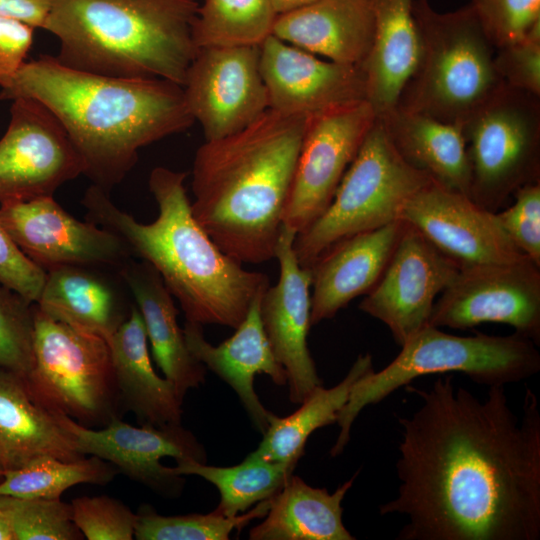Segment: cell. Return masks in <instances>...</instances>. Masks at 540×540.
<instances>
[{
  "label": "cell",
  "mask_w": 540,
  "mask_h": 540,
  "mask_svg": "<svg viewBox=\"0 0 540 540\" xmlns=\"http://www.w3.org/2000/svg\"><path fill=\"white\" fill-rule=\"evenodd\" d=\"M402 427L395 497L383 516L407 518L398 540H538L540 409L526 388L521 416L505 386L484 399L444 374Z\"/></svg>",
  "instance_id": "1"
},
{
  "label": "cell",
  "mask_w": 540,
  "mask_h": 540,
  "mask_svg": "<svg viewBox=\"0 0 540 540\" xmlns=\"http://www.w3.org/2000/svg\"><path fill=\"white\" fill-rule=\"evenodd\" d=\"M31 98L65 128L84 175L109 192L141 148L195 122L181 85L159 78H121L69 68L53 55L25 62L0 90L1 100Z\"/></svg>",
  "instance_id": "2"
},
{
  "label": "cell",
  "mask_w": 540,
  "mask_h": 540,
  "mask_svg": "<svg viewBox=\"0 0 540 540\" xmlns=\"http://www.w3.org/2000/svg\"><path fill=\"white\" fill-rule=\"evenodd\" d=\"M307 122L268 109L246 128L205 141L196 151L193 216L240 263L275 258Z\"/></svg>",
  "instance_id": "3"
},
{
  "label": "cell",
  "mask_w": 540,
  "mask_h": 540,
  "mask_svg": "<svg viewBox=\"0 0 540 540\" xmlns=\"http://www.w3.org/2000/svg\"><path fill=\"white\" fill-rule=\"evenodd\" d=\"M186 172L155 167L148 179L158 216L141 223L119 209L107 191L92 185L83 205L87 219L115 234L130 255L150 264L174 296L186 320L236 329L268 276L249 271L225 254L193 216Z\"/></svg>",
  "instance_id": "4"
},
{
  "label": "cell",
  "mask_w": 540,
  "mask_h": 540,
  "mask_svg": "<svg viewBox=\"0 0 540 540\" xmlns=\"http://www.w3.org/2000/svg\"><path fill=\"white\" fill-rule=\"evenodd\" d=\"M195 0H50L42 29L59 41L61 64L121 78H159L183 87L198 50Z\"/></svg>",
  "instance_id": "5"
},
{
  "label": "cell",
  "mask_w": 540,
  "mask_h": 540,
  "mask_svg": "<svg viewBox=\"0 0 540 540\" xmlns=\"http://www.w3.org/2000/svg\"><path fill=\"white\" fill-rule=\"evenodd\" d=\"M416 65L397 105L461 126L503 84L494 65L495 47L467 4L439 12L415 0Z\"/></svg>",
  "instance_id": "6"
},
{
  "label": "cell",
  "mask_w": 540,
  "mask_h": 540,
  "mask_svg": "<svg viewBox=\"0 0 540 540\" xmlns=\"http://www.w3.org/2000/svg\"><path fill=\"white\" fill-rule=\"evenodd\" d=\"M536 345L516 332L507 336H457L427 325L400 346V353L385 368L378 372L372 369L353 384L338 414L340 432L331 456L343 452L354 420L367 405L379 403L412 380L460 372L479 385L506 386L540 371Z\"/></svg>",
  "instance_id": "7"
},
{
  "label": "cell",
  "mask_w": 540,
  "mask_h": 540,
  "mask_svg": "<svg viewBox=\"0 0 540 540\" xmlns=\"http://www.w3.org/2000/svg\"><path fill=\"white\" fill-rule=\"evenodd\" d=\"M431 181L399 155L377 117L327 209L296 235L300 265L311 268L337 242L399 220L406 202Z\"/></svg>",
  "instance_id": "8"
},
{
  "label": "cell",
  "mask_w": 540,
  "mask_h": 540,
  "mask_svg": "<svg viewBox=\"0 0 540 540\" xmlns=\"http://www.w3.org/2000/svg\"><path fill=\"white\" fill-rule=\"evenodd\" d=\"M471 167L469 197L497 212L540 181V96L504 83L462 125Z\"/></svg>",
  "instance_id": "9"
},
{
  "label": "cell",
  "mask_w": 540,
  "mask_h": 540,
  "mask_svg": "<svg viewBox=\"0 0 540 540\" xmlns=\"http://www.w3.org/2000/svg\"><path fill=\"white\" fill-rule=\"evenodd\" d=\"M26 379L44 403L80 424H108L117 416L120 398L107 341L47 316L35 304Z\"/></svg>",
  "instance_id": "10"
},
{
  "label": "cell",
  "mask_w": 540,
  "mask_h": 540,
  "mask_svg": "<svg viewBox=\"0 0 540 540\" xmlns=\"http://www.w3.org/2000/svg\"><path fill=\"white\" fill-rule=\"evenodd\" d=\"M502 323L540 343V266L527 256L459 269L436 299L429 320L458 330Z\"/></svg>",
  "instance_id": "11"
},
{
  "label": "cell",
  "mask_w": 540,
  "mask_h": 540,
  "mask_svg": "<svg viewBox=\"0 0 540 540\" xmlns=\"http://www.w3.org/2000/svg\"><path fill=\"white\" fill-rule=\"evenodd\" d=\"M84 174V163L57 117L31 98L12 100L0 139V204L53 197Z\"/></svg>",
  "instance_id": "12"
},
{
  "label": "cell",
  "mask_w": 540,
  "mask_h": 540,
  "mask_svg": "<svg viewBox=\"0 0 540 540\" xmlns=\"http://www.w3.org/2000/svg\"><path fill=\"white\" fill-rule=\"evenodd\" d=\"M376 119L367 101L308 118L283 224L301 233L327 209Z\"/></svg>",
  "instance_id": "13"
},
{
  "label": "cell",
  "mask_w": 540,
  "mask_h": 540,
  "mask_svg": "<svg viewBox=\"0 0 540 540\" xmlns=\"http://www.w3.org/2000/svg\"><path fill=\"white\" fill-rule=\"evenodd\" d=\"M183 90L205 141L234 134L269 109L259 46L198 48Z\"/></svg>",
  "instance_id": "14"
},
{
  "label": "cell",
  "mask_w": 540,
  "mask_h": 540,
  "mask_svg": "<svg viewBox=\"0 0 540 540\" xmlns=\"http://www.w3.org/2000/svg\"><path fill=\"white\" fill-rule=\"evenodd\" d=\"M0 224L45 271L61 266L119 270L131 256L115 234L92 221L74 218L53 197L0 204Z\"/></svg>",
  "instance_id": "15"
},
{
  "label": "cell",
  "mask_w": 540,
  "mask_h": 540,
  "mask_svg": "<svg viewBox=\"0 0 540 540\" xmlns=\"http://www.w3.org/2000/svg\"><path fill=\"white\" fill-rule=\"evenodd\" d=\"M57 417L83 456L103 459L130 479L165 497L179 496L184 479L175 473L173 467L162 465V458L207 461L204 447L181 424L164 427L142 424L135 427L116 416L104 427L92 429L58 410Z\"/></svg>",
  "instance_id": "16"
},
{
  "label": "cell",
  "mask_w": 540,
  "mask_h": 540,
  "mask_svg": "<svg viewBox=\"0 0 540 540\" xmlns=\"http://www.w3.org/2000/svg\"><path fill=\"white\" fill-rule=\"evenodd\" d=\"M458 271L453 261L407 224L382 276L358 307L384 323L402 346L429 325L437 296Z\"/></svg>",
  "instance_id": "17"
},
{
  "label": "cell",
  "mask_w": 540,
  "mask_h": 540,
  "mask_svg": "<svg viewBox=\"0 0 540 540\" xmlns=\"http://www.w3.org/2000/svg\"><path fill=\"white\" fill-rule=\"evenodd\" d=\"M399 219L422 234L459 269L525 257L500 226L496 213L434 181L406 202Z\"/></svg>",
  "instance_id": "18"
},
{
  "label": "cell",
  "mask_w": 540,
  "mask_h": 540,
  "mask_svg": "<svg viewBox=\"0 0 540 540\" xmlns=\"http://www.w3.org/2000/svg\"><path fill=\"white\" fill-rule=\"evenodd\" d=\"M269 109L311 118L366 100L362 67L321 60L270 35L260 46Z\"/></svg>",
  "instance_id": "19"
},
{
  "label": "cell",
  "mask_w": 540,
  "mask_h": 540,
  "mask_svg": "<svg viewBox=\"0 0 540 540\" xmlns=\"http://www.w3.org/2000/svg\"><path fill=\"white\" fill-rule=\"evenodd\" d=\"M296 235L282 223L275 248L279 279L262 294L260 317L272 351L286 371L289 399L300 404L322 381L307 345L312 271L298 261L294 249Z\"/></svg>",
  "instance_id": "20"
},
{
  "label": "cell",
  "mask_w": 540,
  "mask_h": 540,
  "mask_svg": "<svg viewBox=\"0 0 540 540\" xmlns=\"http://www.w3.org/2000/svg\"><path fill=\"white\" fill-rule=\"evenodd\" d=\"M259 293L235 333L217 346L203 335L202 325L187 321L183 328L187 347L206 368L217 374L237 394L255 427L263 434L271 414L254 389L258 374H266L279 386L287 384V374L277 361L260 317Z\"/></svg>",
  "instance_id": "21"
},
{
  "label": "cell",
  "mask_w": 540,
  "mask_h": 540,
  "mask_svg": "<svg viewBox=\"0 0 540 540\" xmlns=\"http://www.w3.org/2000/svg\"><path fill=\"white\" fill-rule=\"evenodd\" d=\"M406 228L399 219L355 234L331 246L315 261L310 268L311 326L332 319L375 286Z\"/></svg>",
  "instance_id": "22"
},
{
  "label": "cell",
  "mask_w": 540,
  "mask_h": 540,
  "mask_svg": "<svg viewBox=\"0 0 540 540\" xmlns=\"http://www.w3.org/2000/svg\"><path fill=\"white\" fill-rule=\"evenodd\" d=\"M374 31L369 0H316L278 15L272 35L330 61L362 67Z\"/></svg>",
  "instance_id": "23"
},
{
  "label": "cell",
  "mask_w": 540,
  "mask_h": 540,
  "mask_svg": "<svg viewBox=\"0 0 540 540\" xmlns=\"http://www.w3.org/2000/svg\"><path fill=\"white\" fill-rule=\"evenodd\" d=\"M41 456L85 457L60 424L57 410L33 392L26 377L0 369V465L14 469Z\"/></svg>",
  "instance_id": "24"
},
{
  "label": "cell",
  "mask_w": 540,
  "mask_h": 540,
  "mask_svg": "<svg viewBox=\"0 0 540 540\" xmlns=\"http://www.w3.org/2000/svg\"><path fill=\"white\" fill-rule=\"evenodd\" d=\"M119 274L135 299L157 366L183 400L189 389L205 382L206 367L187 347L172 294L145 261H127Z\"/></svg>",
  "instance_id": "25"
},
{
  "label": "cell",
  "mask_w": 540,
  "mask_h": 540,
  "mask_svg": "<svg viewBox=\"0 0 540 540\" xmlns=\"http://www.w3.org/2000/svg\"><path fill=\"white\" fill-rule=\"evenodd\" d=\"M120 401L142 424L180 425L182 403L174 385L154 370L136 305L107 341Z\"/></svg>",
  "instance_id": "26"
},
{
  "label": "cell",
  "mask_w": 540,
  "mask_h": 540,
  "mask_svg": "<svg viewBox=\"0 0 540 540\" xmlns=\"http://www.w3.org/2000/svg\"><path fill=\"white\" fill-rule=\"evenodd\" d=\"M377 117L406 163L435 183L469 197L471 167L461 126L398 105Z\"/></svg>",
  "instance_id": "27"
},
{
  "label": "cell",
  "mask_w": 540,
  "mask_h": 540,
  "mask_svg": "<svg viewBox=\"0 0 540 540\" xmlns=\"http://www.w3.org/2000/svg\"><path fill=\"white\" fill-rule=\"evenodd\" d=\"M415 0H369L374 16V41L362 66L366 100L377 116L397 105L418 57L413 18Z\"/></svg>",
  "instance_id": "28"
},
{
  "label": "cell",
  "mask_w": 540,
  "mask_h": 540,
  "mask_svg": "<svg viewBox=\"0 0 540 540\" xmlns=\"http://www.w3.org/2000/svg\"><path fill=\"white\" fill-rule=\"evenodd\" d=\"M356 473L334 493L308 485L293 474L271 497L264 520L249 532L251 540H354L342 521V501Z\"/></svg>",
  "instance_id": "29"
},
{
  "label": "cell",
  "mask_w": 540,
  "mask_h": 540,
  "mask_svg": "<svg viewBox=\"0 0 540 540\" xmlns=\"http://www.w3.org/2000/svg\"><path fill=\"white\" fill-rule=\"evenodd\" d=\"M36 307L47 316L108 341L126 319L109 283L90 267L46 271Z\"/></svg>",
  "instance_id": "30"
},
{
  "label": "cell",
  "mask_w": 540,
  "mask_h": 540,
  "mask_svg": "<svg viewBox=\"0 0 540 540\" xmlns=\"http://www.w3.org/2000/svg\"><path fill=\"white\" fill-rule=\"evenodd\" d=\"M372 369L371 355H359L341 382L328 389L316 387L294 413L279 417L271 412L262 441L251 454L266 461L296 465L309 436L337 422L353 384Z\"/></svg>",
  "instance_id": "31"
},
{
  "label": "cell",
  "mask_w": 540,
  "mask_h": 540,
  "mask_svg": "<svg viewBox=\"0 0 540 540\" xmlns=\"http://www.w3.org/2000/svg\"><path fill=\"white\" fill-rule=\"evenodd\" d=\"M177 475H196L217 487L220 502L214 509L226 517L244 513L254 504L274 496L296 465L272 462L253 454L230 467L209 466L193 459L176 461Z\"/></svg>",
  "instance_id": "32"
},
{
  "label": "cell",
  "mask_w": 540,
  "mask_h": 540,
  "mask_svg": "<svg viewBox=\"0 0 540 540\" xmlns=\"http://www.w3.org/2000/svg\"><path fill=\"white\" fill-rule=\"evenodd\" d=\"M271 0H202L193 25L197 48L260 46L277 18Z\"/></svg>",
  "instance_id": "33"
},
{
  "label": "cell",
  "mask_w": 540,
  "mask_h": 540,
  "mask_svg": "<svg viewBox=\"0 0 540 540\" xmlns=\"http://www.w3.org/2000/svg\"><path fill=\"white\" fill-rule=\"evenodd\" d=\"M116 473L113 465L95 456L75 461L41 456L18 468L4 470L0 479V496L60 499L63 492L74 485H104Z\"/></svg>",
  "instance_id": "34"
},
{
  "label": "cell",
  "mask_w": 540,
  "mask_h": 540,
  "mask_svg": "<svg viewBox=\"0 0 540 540\" xmlns=\"http://www.w3.org/2000/svg\"><path fill=\"white\" fill-rule=\"evenodd\" d=\"M271 497L254 509L234 517L213 510L208 514L163 516L150 505H141L136 513L134 538L138 540H227L232 531L241 530L251 520L264 517Z\"/></svg>",
  "instance_id": "35"
},
{
  "label": "cell",
  "mask_w": 540,
  "mask_h": 540,
  "mask_svg": "<svg viewBox=\"0 0 540 540\" xmlns=\"http://www.w3.org/2000/svg\"><path fill=\"white\" fill-rule=\"evenodd\" d=\"M15 540H76L82 533L72 520L71 504L61 499L0 496Z\"/></svg>",
  "instance_id": "36"
},
{
  "label": "cell",
  "mask_w": 540,
  "mask_h": 540,
  "mask_svg": "<svg viewBox=\"0 0 540 540\" xmlns=\"http://www.w3.org/2000/svg\"><path fill=\"white\" fill-rule=\"evenodd\" d=\"M34 303L0 285V369L26 377L32 366Z\"/></svg>",
  "instance_id": "37"
},
{
  "label": "cell",
  "mask_w": 540,
  "mask_h": 540,
  "mask_svg": "<svg viewBox=\"0 0 540 540\" xmlns=\"http://www.w3.org/2000/svg\"><path fill=\"white\" fill-rule=\"evenodd\" d=\"M495 49L523 39L540 24V0H469Z\"/></svg>",
  "instance_id": "38"
},
{
  "label": "cell",
  "mask_w": 540,
  "mask_h": 540,
  "mask_svg": "<svg viewBox=\"0 0 540 540\" xmlns=\"http://www.w3.org/2000/svg\"><path fill=\"white\" fill-rule=\"evenodd\" d=\"M72 520L88 540H131L136 513L121 501L106 496H82L72 500Z\"/></svg>",
  "instance_id": "39"
},
{
  "label": "cell",
  "mask_w": 540,
  "mask_h": 540,
  "mask_svg": "<svg viewBox=\"0 0 540 540\" xmlns=\"http://www.w3.org/2000/svg\"><path fill=\"white\" fill-rule=\"evenodd\" d=\"M514 203L497 211V220L516 246L540 266V181L526 184L513 194Z\"/></svg>",
  "instance_id": "40"
},
{
  "label": "cell",
  "mask_w": 540,
  "mask_h": 540,
  "mask_svg": "<svg viewBox=\"0 0 540 540\" xmlns=\"http://www.w3.org/2000/svg\"><path fill=\"white\" fill-rule=\"evenodd\" d=\"M494 65L504 83L540 96V24L523 39L497 48Z\"/></svg>",
  "instance_id": "41"
},
{
  "label": "cell",
  "mask_w": 540,
  "mask_h": 540,
  "mask_svg": "<svg viewBox=\"0 0 540 540\" xmlns=\"http://www.w3.org/2000/svg\"><path fill=\"white\" fill-rule=\"evenodd\" d=\"M46 271L31 261L0 224V285L36 303Z\"/></svg>",
  "instance_id": "42"
},
{
  "label": "cell",
  "mask_w": 540,
  "mask_h": 540,
  "mask_svg": "<svg viewBox=\"0 0 540 540\" xmlns=\"http://www.w3.org/2000/svg\"><path fill=\"white\" fill-rule=\"evenodd\" d=\"M34 29L17 19L0 17V87L26 62Z\"/></svg>",
  "instance_id": "43"
},
{
  "label": "cell",
  "mask_w": 540,
  "mask_h": 540,
  "mask_svg": "<svg viewBox=\"0 0 540 540\" xmlns=\"http://www.w3.org/2000/svg\"><path fill=\"white\" fill-rule=\"evenodd\" d=\"M50 0H0V17L22 21L34 28L44 25Z\"/></svg>",
  "instance_id": "44"
},
{
  "label": "cell",
  "mask_w": 540,
  "mask_h": 540,
  "mask_svg": "<svg viewBox=\"0 0 540 540\" xmlns=\"http://www.w3.org/2000/svg\"><path fill=\"white\" fill-rule=\"evenodd\" d=\"M277 15L285 14L306 5L311 4L316 0H271Z\"/></svg>",
  "instance_id": "45"
},
{
  "label": "cell",
  "mask_w": 540,
  "mask_h": 540,
  "mask_svg": "<svg viewBox=\"0 0 540 540\" xmlns=\"http://www.w3.org/2000/svg\"><path fill=\"white\" fill-rule=\"evenodd\" d=\"M0 540H15L10 523L0 508Z\"/></svg>",
  "instance_id": "46"
},
{
  "label": "cell",
  "mask_w": 540,
  "mask_h": 540,
  "mask_svg": "<svg viewBox=\"0 0 540 540\" xmlns=\"http://www.w3.org/2000/svg\"><path fill=\"white\" fill-rule=\"evenodd\" d=\"M4 471L3 467L0 465V479L2 477V472Z\"/></svg>",
  "instance_id": "47"
},
{
  "label": "cell",
  "mask_w": 540,
  "mask_h": 540,
  "mask_svg": "<svg viewBox=\"0 0 540 540\" xmlns=\"http://www.w3.org/2000/svg\"><path fill=\"white\" fill-rule=\"evenodd\" d=\"M195 1H197V0H195Z\"/></svg>",
  "instance_id": "48"
}]
</instances>
